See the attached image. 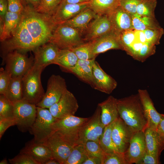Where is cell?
<instances>
[{"mask_svg": "<svg viewBox=\"0 0 164 164\" xmlns=\"http://www.w3.org/2000/svg\"><path fill=\"white\" fill-rule=\"evenodd\" d=\"M24 6L19 22L11 37L1 42L3 59L11 51L17 50L24 53L33 51L49 42L57 26L51 15L39 12L29 5Z\"/></svg>", "mask_w": 164, "mask_h": 164, "instance_id": "obj_1", "label": "cell"}, {"mask_svg": "<svg viewBox=\"0 0 164 164\" xmlns=\"http://www.w3.org/2000/svg\"><path fill=\"white\" fill-rule=\"evenodd\" d=\"M119 117L134 132L143 131L147 127V121L138 93L117 99Z\"/></svg>", "mask_w": 164, "mask_h": 164, "instance_id": "obj_2", "label": "cell"}, {"mask_svg": "<svg viewBox=\"0 0 164 164\" xmlns=\"http://www.w3.org/2000/svg\"><path fill=\"white\" fill-rule=\"evenodd\" d=\"M43 69L34 63L22 77V99L36 106L42 100L45 94L41 79Z\"/></svg>", "mask_w": 164, "mask_h": 164, "instance_id": "obj_3", "label": "cell"}, {"mask_svg": "<svg viewBox=\"0 0 164 164\" xmlns=\"http://www.w3.org/2000/svg\"><path fill=\"white\" fill-rule=\"evenodd\" d=\"M88 119L74 115L57 119L53 124L52 133L74 146L78 144L79 131L80 126Z\"/></svg>", "mask_w": 164, "mask_h": 164, "instance_id": "obj_4", "label": "cell"}, {"mask_svg": "<svg viewBox=\"0 0 164 164\" xmlns=\"http://www.w3.org/2000/svg\"><path fill=\"white\" fill-rule=\"evenodd\" d=\"M80 32L72 27L58 25L54 29L49 42L53 43L60 49H71L84 42Z\"/></svg>", "mask_w": 164, "mask_h": 164, "instance_id": "obj_5", "label": "cell"}, {"mask_svg": "<svg viewBox=\"0 0 164 164\" xmlns=\"http://www.w3.org/2000/svg\"><path fill=\"white\" fill-rule=\"evenodd\" d=\"M3 59L5 69L11 77H22L34 63V58L28 57L26 53L17 50L9 52Z\"/></svg>", "mask_w": 164, "mask_h": 164, "instance_id": "obj_6", "label": "cell"}, {"mask_svg": "<svg viewBox=\"0 0 164 164\" xmlns=\"http://www.w3.org/2000/svg\"><path fill=\"white\" fill-rule=\"evenodd\" d=\"M37 109L36 117L29 131L35 142H43L52 133L53 124L57 119L49 109L37 106Z\"/></svg>", "mask_w": 164, "mask_h": 164, "instance_id": "obj_7", "label": "cell"}, {"mask_svg": "<svg viewBox=\"0 0 164 164\" xmlns=\"http://www.w3.org/2000/svg\"><path fill=\"white\" fill-rule=\"evenodd\" d=\"M14 119L18 129L25 132L33 124L37 116V106L22 99L13 103Z\"/></svg>", "mask_w": 164, "mask_h": 164, "instance_id": "obj_8", "label": "cell"}, {"mask_svg": "<svg viewBox=\"0 0 164 164\" xmlns=\"http://www.w3.org/2000/svg\"><path fill=\"white\" fill-rule=\"evenodd\" d=\"M101 109L97 106L94 113L80 126L78 133V143L84 144L88 141L99 142L103 132L101 118Z\"/></svg>", "mask_w": 164, "mask_h": 164, "instance_id": "obj_9", "label": "cell"}, {"mask_svg": "<svg viewBox=\"0 0 164 164\" xmlns=\"http://www.w3.org/2000/svg\"><path fill=\"white\" fill-rule=\"evenodd\" d=\"M67 90L65 79L60 75H52L48 80L44 96L36 106L49 109L59 100Z\"/></svg>", "mask_w": 164, "mask_h": 164, "instance_id": "obj_10", "label": "cell"}, {"mask_svg": "<svg viewBox=\"0 0 164 164\" xmlns=\"http://www.w3.org/2000/svg\"><path fill=\"white\" fill-rule=\"evenodd\" d=\"M79 107L77 100L73 94L67 89L59 100L49 109L57 119L74 115Z\"/></svg>", "mask_w": 164, "mask_h": 164, "instance_id": "obj_11", "label": "cell"}, {"mask_svg": "<svg viewBox=\"0 0 164 164\" xmlns=\"http://www.w3.org/2000/svg\"><path fill=\"white\" fill-rule=\"evenodd\" d=\"M134 133L120 117L114 121L111 137L118 152L124 153L127 151Z\"/></svg>", "mask_w": 164, "mask_h": 164, "instance_id": "obj_12", "label": "cell"}, {"mask_svg": "<svg viewBox=\"0 0 164 164\" xmlns=\"http://www.w3.org/2000/svg\"><path fill=\"white\" fill-rule=\"evenodd\" d=\"M117 86V83L115 80L107 73L95 61L93 67L91 86L95 89L109 94Z\"/></svg>", "mask_w": 164, "mask_h": 164, "instance_id": "obj_13", "label": "cell"}, {"mask_svg": "<svg viewBox=\"0 0 164 164\" xmlns=\"http://www.w3.org/2000/svg\"><path fill=\"white\" fill-rule=\"evenodd\" d=\"M43 143L50 150L53 158L60 164H64L74 146L52 133Z\"/></svg>", "mask_w": 164, "mask_h": 164, "instance_id": "obj_14", "label": "cell"}, {"mask_svg": "<svg viewBox=\"0 0 164 164\" xmlns=\"http://www.w3.org/2000/svg\"><path fill=\"white\" fill-rule=\"evenodd\" d=\"M92 52L96 57L99 54L112 49L123 50L119 33L112 30L109 33L91 41Z\"/></svg>", "mask_w": 164, "mask_h": 164, "instance_id": "obj_15", "label": "cell"}, {"mask_svg": "<svg viewBox=\"0 0 164 164\" xmlns=\"http://www.w3.org/2000/svg\"><path fill=\"white\" fill-rule=\"evenodd\" d=\"M146 151L144 132L140 131L134 132L129 147L124 154L128 164H136Z\"/></svg>", "mask_w": 164, "mask_h": 164, "instance_id": "obj_16", "label": "cell"}, {"mask_svg": "<svg viewBox=\"0 0 164 164\" xmlns=\"http://www.w3.org/2000/svg\"><path fill=\"white\" fill-rule=\"evenodd\" d=\"M60 49L53 43L48 42L37 47L33 51L34 63L43 69L51 64H55Z\"/></svg>", "mask_w": 164, "mask_h": 164, "instance_id": "obj_17", "label": "cell"}, {"mask_svg": "<svg viewBox=\"0 0 164 164\" xmlns=\"http://www.w3.org/2000/svg\"><path fill=\"white\" fill-rule=\"evenodd\" d=\"M88 7L89 1L77 4L60 3L51 16L57 25L72 19Z\"/></svg>", "mask_w": 164, "mask_h": 164, "instance_id": "obj_18", "label": "cell"}, {"mask_svg": "<svg viewBox=\"0 0 164 164\" xmlns=\"http://www.w3.org/2000/svg\"><path fill=\"white\" fill-rule=\"evenodd\" d=\"M138 94L147 121V127L155 130L161 120V114L156 110L147 90L139 89Z\"/></svg>", "mask_w": 164, "mask_h": 164, "instance_id": "obj_19", "label": "cell"}, {"mask_svg": "<svg viewBox=\"0 0 164 164\" xmlns=\"http://www.w3.org/2000/svg\"><path fill=\"white\" fill-rule=\"evenodd\" d=\"M20 152L29 155L38 164H44L48 160L53 158L50 150L45 144L36 142L33 138L26 143Z\"/></svg>", "mask_w": 164, "mask_h": 164, "instance_id": "obj_20", "label": "cell"}, {"mask_svg": "<svg viewBox=\"0 0 164 164\" xmlns=\"http://www.w3.org/2000/svg\"><path fill=\"white\" fill-rule=\"evenodd\" d=\"M86 40L92 41L109 33L112 27L107 15H98L91 22L86 30Z\"/></svg>", "mask_w": 164, "mask_h": 164, "instance_id": "obj_21", "label": "cell"}, {"mask_svg": "<svg viewBox=\"0 0 164 164\" xmlns=\"http://www.w3.org/2000/svg\"><path fill=\"white\" fill-rule=\"evenodd\" d=\"M108 15L113 31L119 33L125 30L133 29L132 15L119 6Z\"/></svg>", "mask_w": 164, "mask_h": 164, "instance_id": "obj_22", "label": "cell"}, {"mask_svg": "<svg viewBox=\"0 0 164 164\" xmlns=\"http://www.w3.org/2000/svg\"><path fill=\"white\" fill-rule=\"evenodd\" d=\"M117 100V99L111 95L105 101L98 104L101 109V120L104 128L119 117Z\"/></svg>", "mask_w": 164, "mask_h": 164, "instance_id": "obj_23", "label": "cell"}, {"mask_svg": "<svg viewBox=\"0 0 164 164\" xmlns=\"http://www.w3.org/2000/svg\"><path fill=\"white\" fill-rule=\"evenodd\" d=\"M97 16L96 13L88 7L72 19L61 24L72 27L81 32L87 29L91 22Z\"/></svg>", "mask_w": 164, "mask_h": 164, "instance_id": "obj_24", "label": "cell"}, {"mask_svg": "<svg viewBox=\"0 0 164 164\" xmlns=\"http://www.w3.org/2000/svg\"><path fill=\"white\" fill-rule=\"evenodd\" d=\"M95 59L88 60L79 59L75 66L69 72L91 86L92 81V70Z\"/></svg>", "mask_w": 164, "mask_h": 164, "instance_id": "obj_25", "label": "cell"}, {"mask_svg": "<svg viewBox=\"0 0 164 164\" xmlns=\"http://www.w3.org/2000/svg\"><path fill=\"white\" fill-rule=\"evenodd\" d=\"M21 13L8 11L4 18L2 26L0 27V39L1 42L9 39L12 31L17 26Z\"/></svg>", "mask_w": 164, "mask_h": 164, "instance_id": "obj_26", "label": "cell"}, {"mask_svg": "<svg viewBox=\"0 0 164 164\" xmlns=\"http://www.w3.org/2000/svg\"><path fill=\"white\" fill-rule=\"evenodd\" d=\"M119 0H90L89 7L97 15H109L118 6Z\"/></svg>", "mask_w": 164, "mask_h": 164, "instance_id": "obj_27", "label": "cell"}, {"mask_svg": "<svg viewBox=\"0 0 164 164\" xmlns=\"http://www.w3.org/2000/svg\"><path fill=\"white\" fill-rule=\"evenodd\" d=\"M22 77H11L9 84L4 94L13 103L22 99Z\"/></svg>", "mask_w": 164, "mask_h": 164, "instance_id": "obj_28", "label": "cell"}, {"mask_svg": "<svg viewBox=\"0 0 164 164\" xmlns=\"http://www.w3.org/2000/svg\"><path fill=\"white\" fill-rule=\"evenodd\" d=\"M78 60L76 54L71 50L60 49L55 64L69 72L75 66Z\"/></svg>", "mask_w": 164, "mask_h": 164, "instance_id": "obj_29", "label": "cell"}, {"mask_svg": "<svg viewBox=\"0 0 164 164\" xmlns=\"http://www.w3.org/2000/svg\"><path fill=\"white\" fill-rule=\"evenodd\" d=\"M132 27L135 30L160 29L161 26L155 18L142 16L137 13L132 15Z\"/></svg>", "mask_w": 164, "mask_h": 164, "instance_id": "obj_30", "label": "cell"}, {"mask_svg": "<svg viewBox=\"0 0 164 164\" xmlns=\"http://www.w3.org/2000/svg\"><path fill=\"white\" fill-rule=\"evenodd\" d=\"M114 122L105 127L99 139V143L105 153L118 152L114 145L111 137V132Z\"/></svg>", "mask_w": 164, "mask_h": 164, "instance_id": "obj_31", "label": "cell"}, {"mask_svg": "<svg viewBox=\"0 0 164 164\" xmlns=\"http://www.w3.org/2000/svg\"><path fill=\"white\" fill-rule=\"evenodd\" d=\"M88 156L84 144H78L74 146L64 164H83Z\"/></svg>", "mask_w": 164, "mask_h": 164, "instance_id": "obj_32", "label": "cell"}, {"mask_svg": "<svg viewBox=\"0 0 164 164\" xmlns=\"http://www.w3.org/2000/svg\"><path fill=\"white\" fill-rule=\"evenodd\" d=\"M146 152L159 159L160 155L155 130L147 127L144 131Z\"/></svg>", "mask_w": 164, "mask_h": 164, "instance_id": "obj_33", "label": "cell"}, {"mask_svg": "<svg viewBox=\"0 0 164 164\" xmlns=\"http://www.w3.org/2000/svg\"><path fill=\"white\" fill-rule=\"evenodd\" d=\"M157 0H142L138 5L136 13L142 16L155 18V10Z\"/></svg>", "mask_w": 164, "mask_h": 164, "instance_id": "obj_34", "label": "cell"}, {"mask_svg": "<svg viewBox=\"0 0 164 164\" xmlns=\"http://www.w3.org/2000/svg\"><path fill=\"white\" fill-rule=\"evenodd\" d=\"M70 50L74 53L80 60H91L96 58L92 53L91 41L84 42Z\"/></svg>", "mask_w": 164, "mask_h": 164, "instance_id": "obj_35", "label": "cell"}, {"mask_svg": "<svg viewBox=\"0 0 164 164\" xmlns=\"http://www.w3.org/2000/svg\"><path fill=\"white\" fill-rule=\"evenodd\" d=\"M15 119L13 103L4 95H0V119Z\"/></svg>", "mask_w": 164, "mask_h": 164, "instance_id": "obj_36", "label": "cell"}, {"mask_svg": "<svg viewBox=\"0 0 164 164\" xmlns=\"http://www.w3.org/2000/svg\"><path fill=\"white\" fill-rule=\"evenodd\" d=\"M61 0H40L36 11L51 15L60 3Z\"/></svg>", "mask_w": 164, "mask_h": 164, "instance_id": "obj_37", "label": "cell"}, {"mask_svg": "<svg viewBox=\"0 0 164 164\" xmlns=\"http://www.w3.org/2000/svg\"><path fill=\"white\" fill-rule=\"evenodd\" d=\"M84 144L88 155L99 158L101 161L102 164L104 152L100 145L99 142L90 141L87 142Z\"/></svg>", "mask_w": 164, "mask_h": 164, "instance_id": "obj_38", "label": "cell"}, {"mask_svg": "<svg viewBox=\"0 0 164 164\" xmlns=\"http://www.w3.org/2000/svg\"><path fill=\"white\" fill-rule=\"evenodd\" d=\"M102 164H128L124 153L115 152L108 153L104 152Z\"/></svg>", "mask_w": 164, "mask_h": 164, "instance_id": "obj_39", "label": "cell"}, {"mask_svg": "<svg viewBox=\"0 0 164 164\" xmlns=\"http://www.w3.org/2000/svg\"><path fill=\"white\" fill-rule=\"evenodd\" d=\"M145 35L146 42L155 45L160 43V39L164 33L163 29H147L143 31Z\"/></svg>", "mask_w": 164, "mask_h": 164, "instance_id": "obj_40", "label": "cell"}, {"mask_svg": "<svg viewBox=\"0 0 164 164\" xmlns=\"http://www.w3.org/2000/svg\"><path fill=\"white\" fill-rule=\"evenodd\" d=\"M121 42L125 52L135 41V30L133 29L125 30L119 33Z\"/></svg>", "mask_w": 164, "mask_h": 164, "instance_id": "obj_41", "label": "cell"}, {"mask_svg": "<svg viewBox=\"0 0 164 164\" xmlns=\"http://www.w3.org/2000/svg\"><path fill=\"white\" fill-rule=\"evenodd\" d=\"M156 46L147 42L143 44L137 57L136 60L142 62L153 55L155 52Z\"/></svg>", "mask_w": 164, "mask_h": 164, "instance_id": "obj_42", "label": "cell"}, {"mask_svg": "<svg viewBox=\"0 0 164 164\" xmlns=\"http://www.w3.org/2000/svg\"><path fill=\"white\" fill-rule=\"evenodd\" d=\"M159 153L164 149V114H161V120L155 130Z\"/></svg>", "mask_w": 164, "mask_h": 164, "instance_id": "obj_43", "label": "cell"}, {"mask_svg": "<svg viewBox=\"0 0 164 164\" xmlns=\"http://www.w3.org/2000/svg\"><path fill=\"white\" fill-rule=\"evenodd\" d=\"M142 0H119L118 6L132 15L136 13L137 7Z\"/></svg>", "mask_w": 164, "mask_h": 164, "instance_id": "obj_44", "label": "cell"}, {"mask_svg": "<svg viewBox=\"0 0 164 164\" xmlns=\"http://www.w3.org/2000/svg\"><path fill=\"white\" fill-rule=\"evenodd\" d=\"M9 161L12 164H38L29 155L21 152L13 158L9 159Z\"/></svg>", "mask_w": 164, "mask_h": 164, "instance_id": "obj_45", "label": "cell"}, {"mask_svg": "<svg viewBox=\"0 0 164 164\" xmlns=\"http://www.w3.org/2000/svg\"><path fill=\"white\" fill-rule=\"evenodd\" d=\"M11 77L7 71L2 67L0 69V94L4 95L9 84Z\"/></svg>", "mask_w": 164, "mask_h": 164, "instance_id": "obj_46", "label": "cell"}, {"mask_svg": "<svg viewBox=\"0 0 164 164\" xmlns=\"http://www.w3.org/2000/svg\"><path fill=\"white\" fill-rule=\"evenodd\" d=\"M8 11L17 13H21L24 6L21 0H7Z\"/></svg>", "mask_w": 164, "mask_h": 164, "instance_id": "obj_47", "label": "cell"}, {"mask_svg": "<svg viewBox=\"0 0 164 164\" xmlns=\"http://www.w3.org/2000/svg\"><path fill=\"white\" fill-rule=\"evenodd\" d=\"M159 163V158L146 151L136 164H158Z\"/></svg>", "mask_w": 164, "mask_h": 164, "instance_id": "obj_48", "label": "cell"}, {"mask_svg": "<svg viewBox=\"0 0 164 164\" xmlns=\"http://www.w3.org/2000/svg\"><path fill=\"white\" fill-rule=\"evenodd\" d=\"M16 124L15 119H0V138H1L6 130L9 128L16 125Z\"/></svg>", "mask_w": 164, "mask_h": 164, "instance_id": "obj_49", "label": "cell"}, {"mask_svg": "<svg viewBox=\"0 0 164 164\" xmlns=\"http://www.w3.org/2000/svg\"><path fill=\"white\" fill-rule=\"evenodd\" d=\"M8 11V3L7 0H0V21H4L5 17Z\"/></svg>", "mask_w": 164, "mask_h": 164, "instance_id": "obj_50", "label": "cell"}, {"mask_svg": "<svg viewBox=\"0 0 164 164\" xmlns=\"http://www.w3.org/2000/svg\"><path fill=\"white\" fill-rule=\"evenodd\" d=\"M135 41L144 44L146 42L145 35L143 31L135 30Z\"/></svg>", "mask_w": 164, "mask_h": 164, "instance_id": "obj_51", "label": "cell"}, {"mask_svg": "<svg viewBox=\"0 0 164 164\" xmlns=\"http://www.w3.org/2000/svg\"><path fill=\"white\" fill-rule=\"evenodd\" d=\"M83 164H102V162L98 157L88 155Z\"/></svg>", "mask_w": 164, "mask_h": 164, "instance_id": "obj_52", "label": "cell"}, {"mask_svg": "<svg viewBox=\"0 0 164 164\" xmlns=\"http://www.w3.org/2000/svg\"><path fill=\"white\" fill-rule=\"evenodd\" d=\"M24 5H28L33 8L36 10L38 8L40 3V0H21Z\"/></svg>", "mask_w": 164, "mask_h": 164, "instance_id": "obj_53", "label": "cell"}, {"mask_svg": "<svg viewBox=\"0 0 164 164\" xmlns=\"http://www.w3.org/2000/svg\"><path fill=\"white\" fill-rule=\"evenodd\" d=\"M89 1V0H61V3L77 4Z\"/></svg>", "mask_w": 164, "mask_h": 164, "instance_id": "obj_54", "label": "cell"}, {"mask_svg": "<svg viewBox=\"0 0 164 164\" xmlns=\"http://www.w3.org/2000/svg\"><path fill=\"white\" fill-rule=\"evenodd\" d=\"M44 164H60L59 162L54 158L50 159L47 161Z\"/></svg>", "mask_w": 164, "mask_h": 164, "instance_id": "obj_55", "label": "cell"}, {"mask_svg": "<svg viewBox=\"0 0 164 164\" xmlns=\"http://www.w3.org/2000/svg\"><path fill=\"white\" fill-rule=\"evenodd\" d=\"M0 164H9L8 161L6 158H5L0 162Z\"/></svg>", "mask_w": 164, "mask_h": 164, "instance_id": "obj_56", "label": "cell"}, {"mask_svg": "<svg viewBox=\"0 0 164 164\" xmlns=\"http://www.w3.org/2000/svg\"><path fill=\"white\" fill-rule=\"evenodd\" d=\"M89 0V1L90 0Z\"/></svg>", "mask_w": 164, "mask_h": 164, "instance_id": "obj_57", "label": "cell"}]
</instances>
